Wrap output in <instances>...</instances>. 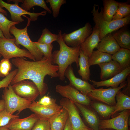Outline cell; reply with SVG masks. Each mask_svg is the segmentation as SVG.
<instances>
[{
  "instance_id": "obj_1",
  "label": "cell",
  "mask_w": 130,
  "mask_h": 130,
  "mask_svg": "<svg viewBox=\"0 0 130 130\" xmlns=\"http://www.w3.org/2000/svg\"><path fill=\"white\" fill-rule=\"evenodd\" d=\"M25 59L16 58L12 59L18 71L11 84L23 80H31L37 87L40 96L42 97L48 89L47 84L44 82L45 77L48 75L52 78L58 77V67L52 64L51 58L44 56L39 61H31Z\"/></svg>"
},
{
  "instance_id": "obj_2",
  "label": "cell",
  "mask_w": 130,
  "mask_h": 130,
  "mask_svg": "<svg viewBox=\"0 0 130 130\" xmlns=\"http://www.w3.org/2000/svg\"><path fill=\"white\" fill-rule=\"evenodd\" d=\"M58 37L57 41L60 46L59 50L54 51L52 53V62L53 64H57L58 67V73L61 81L65 80V72L68 67L74 63L79 66L78 61L80 45L73 47L67 45L63 40L61 30L58 32Z\"/></svg>"
},
{
  "instance_id": "obj_3",
  "label": "cell",
  "mask_w": 130,
  "mask_h": 130,
  "mask_svg": "<svg viewBox=\"0 0 130 130\" xmlns=\"http://www.w3.org/2000/svg\"><path fill=\"white\" fill-rule=\"evenodd\" d=\"M99 7L96 9L95 5L93 6L91 13L93 16V20L95 24V26L99 31V38L100 40L107 34L111 33L120 28L129 24L130 15L123 19L112 20L108 21L104 20L103 16V8L100 12Z\"/></svg>"
},
{
  "instance_id": "obj_4",
  "label": "cell",
  "mask_w": 130,
  "mask_h": 130,
  "mask_svg": "<svg viewBox=\"0 0 130 130\" xmlns=\"http://www.w3.org/2000/svg\"><path fill=\"white\" fill-rule=\"evenodd\" d=\"M23 16L28 20L26 27L23 29H20L16 27L15 25H13L10 28V33L14 36L16 39L15 43L17 46L19 47L20 45L22 46L28 50L36 61L40 60L44 55L30 39L27 32L28 27L30 24L31 19L25 15Z\"/></svg>"
},
{
  "instance_id": "obj_5",
  "label": "cell",
  "mask_w": 130,
  "mask_h": 130,
  "mask_svg": "<svg viewBox=\"0 0 130 130\" xmlns=\"http://www.w3.org/2000/svg\"><path fill=\"white\" fill-rule=\"evenodd\" d=\"M2 97L5 101V109L12 114L16 111L19 113L28 108L32 102L17 95L13 91L11 84L4 88Z\"/></svg>"
},
{
  "instance_id": "obj_6",
  "label": "cell",
  "mask_w": 130,
  "mask_h": 130,
  "mask_svg": "<svg viewBox=\"0 0 130 130\" xmlns=\"http://www.w3.org/2000/svg\"><path fill=\"white\" fill-rule=\"evenodd\" d=\"M15 38H6L0 37V54L3 58L9 59L13 58L26 57L36 61L33 56L27 50L20 49L15 44Z\"/></svg>"
},
{
  "instance_id": "obj_7",
  "label": "cell",
  "mask_w": 130,
  "mask_h": 130,
  "mask_svg": "<svg viewBox=\"0 0 130 130\" xmlns=\"http://www.w3.org/2000/svg\"><path fill=\"white\" fill-rule=\"evenodd\" d=\"M8 3L12 1L14 3L11 4L6 3L3 1L0 0V6L2 8H5L9 12L11 15L12 21L20 23L24 21L21 17L25 14L29 15L30 16L31 21L36 20L38 17L40 16H45L47 13V11L44 10L39 13H31L24 10L19 5L20 2L23 3V0H7Z\"/></svg>"
},
{
  "instance_id": "obj_8",
  "label": "cell",
  "mask_w": 130,
  "mask_h": 130,
  "mask_svg": "<svg viewBox=\"0 0 130 130\" xmlns=\"http://www.w3.org/2000/svg\"><path fill=\"white\" fill-rule=\"evenodd\" d=\"M126 81H124L116 88L111 87L107 89L103 88L99 89L95 88L87 94L91 99L101 102L111 106H115L116 104L115 97L119 91L124 87L127 85Z\"/></svg>"
},
{
  "instance_id": "obj_9",
  "label": "cell",
  "mask_w": 130,
  "mask_h": 130,
  "mask_svg": "<svg viewBox=\"0 0 130 130\" xmlns=\"http://www.w3.org/2000/svg\"><path fill=\"white\" fill-rule=\"evenodd\" d=\"M12 87L14 92L18 96L32 102L35 101L40 95L36 85L28 80L19 81L12 85Z\"/></svg>"
},
{
  "instance_id": "obj_10",
  "label": "cell",
  "mask_w": 130,
  "mask_h": 130,
  "mask_svg": "<svg viewBox=\"0 0 130 130\" xmlns=\"http://www.w3.org/2000/svg\"><path fill=\"white\" fill-rule=\"evenodd\" d=\"M130 115V110H126L121 112L117 116L111 119H101L99 129L129 130V120Z\"/></svg>"
},
{
  "instance_id": "obj_11",
  "label": "cell",
  "mask_w": 130,
  "mask_h": 130,
  "mask_svg": "<svg viewBox=\"0 0 130 130\" xmlns=\"http://www.w3.org/2000/svg\"><path fill=\"white\" fill-rule=\"evenodd\" d=\"M92 28L91 24L87 23L83 27L70 33L62 34V39L68 46L74 47L81 45L91 34Z\"/></svg>"
},
{
  "instance_id": "obj_12",
  "label": "cell",
  "mask_w": 130,
  "mask_h": 130,
  "mask_svg": "<svg viewBox=\"0 0 130 130\" xmlns=\"http://www.w3.org/2000/svg\"><path fill=\"white\" fill-rule=\"evenodd\" d=\"M56 91L62 96L67 98L73 103L90 106L91 99L87 95L83 94L69 84L62 85L58 84L56 86Z\"/></svg>"
},
{
  "instance_id": "obj_13",
  "label": "cell",
  "mask_w": 130,
  "mask_h": 130,
  "mask_svg": "<svg viewBox=\"0 0 130 130\" xmlns=\"http://www.w3.org/2000/svg\"><path fill=\"white\" fill-rule=\"evenodd\" d=\"M60 105L67 111L71 123L72 130H83L88 127L83 122L78 110L74 103L66 98L61 99Z\"/></svg>"
},
{
  "instance_id": "obj_14",
  "label": "cell",
  "mask_w": 130,
  "mask_h": 130,
  "mask_svg": "<svg viewBox=\"0 0 130 130\" xmlns=\"http://www.w3.org/2000/svg\"><path fill=\"white\" fill-rule=\"evenodd\" d=\"M62 108L61 106L56 103L50 105L45 106L40 104L33 101L32 102L28 109L35 114L39 119L49 120Z\"/></svg>"
},
{
  "instance_id": "obj_15",
  "label": "cell",
  "mask_w": 130,
  "mask_h": 130,
  "mask_svg": "<svg viewBox=\"0 0 130 130\" xmlns=\"http://www.w3.org/2000/svg\"><path fill=\"white\" fill-rule=\"evenodd\" d=\"M64 75L68 79L70 82L69 84L83 94L87 95L95 88L88 81L76 77L71 65L69 66L67 68L65 72Z\"/></svg>"
},
{
  "instance_id": "obj_16",
  "label": "cell",
  "mask_w": 130,
  "mask_h": 130,
  "mask_svg": "<svg viewBox=\"0 0 130 130\" xmlns=\"http://www.w3.org/2000/svg\"><path fill=\"white\" fill-rule=\"evenodd\" d=\"M80 111L89 127L93 130H99V125L101 119L95 110L90 106L74 103Z\"/></svg>"
},
{
  "instance_id": "obj_17",
  "label": "cell",
  "mask_w": 130,
  "mask_h": 130,
  "mask_svg": "<svg viewBox=\"0 0 130 130\" xmlns=\"http://www.w3.org/2000/svg\"><path fill=\"white\" fill-rule=\"evenodd\" d=\"M39 119L34 113L23 118L19 117L11 120L7 125L9 130H31Z\"/></svg>"
},
{
  "instance_id": "obj_18",
  "label": "cell",
  "mask_w": 130,
  "mask_h": 130,
  "mask_svg": "<svg viewBox=\"0 0 130 130\" xmlns=\"http://www.w3.org/2000/svg\"><path fill=\"white\" fill-rule=\"evenodd\" d=\"M130 74V67L123 70L120 73L108 79L100 81H96L90 79L93 83L92 85L97 87L106 86V87H111L116 88L121 83L125 81L127 77Z\"/></svg>"
},
{
  "instance_id": "obj_19",
  "label": "cell",
  "mask_w": 130,
  "mask_h": 130,
  "mask_svg": "<svg viewBox=\"0 0 130 130\" xmlns=\"http://www.w3.org/2000/svg\"><path fill=\"white\" fill-rule=\"evenodd\" d=\"M98 65L101 69L100 78L102 81L109 79L124 70L118 62L113 60Z\"/></svg>"
},
{
  "instance_id": "obj_20",
  "label": "cell",
  "mask_w": 130,
  "mask_h": 130,
  "mask_svg": "<svg viewBox=\"0 0 130 130\" xmlns=\"http://www.w3.org/2000/svg\"><path fill=\"white\" fill-rule=\"evenodd\" d=\"M99 34V30L95 26L91 34L80 45V49L89 58L100 41Z\"/></svg>"
},
{
  "instance_id": "obj_21",
  "label": "cell",
  "mask_w": 130,
  "mask_h": 130,
  "mask_svg": "<svg viewBox=\"0 0 130 130\" xmlns=\"http://www.w3.org/2000/svg\"><path fill=\"white\" fill-rule=\"evenodd\" d=\"M96 48L99 51L113 55L120 49L112 34L109 33L102 38Z\"/></svg>"
},
{
  "instance_id": "obj_22",
  "label": "cell",
  "mask_w": 130,
  "mask_h": 130,
  "mask_svg": "<svg viewBox=\"0 0 130 130\" xmlns=\"http://www.w3.org/2000/svg\"><path fill=\"white\" fill-rule=\"evenodd\" d=\"M69 118L66 110H61L52 116L49 119L50 129L53 130H63Z\"/></svg>"
},
{
  "instance_id": "obj_23",
  "label": "cell",
  "mask_w": 130,
  "mask_h": 130,
  "mask_svg": "<svg viewBox=\"0 0 130 130\" xmlns=\"http://www.w3.org/2000/svg\"><path fill=\"white\" fill-rule=\"evenodd\" d=\"M102 119H109L114 111L115 106H110L103 103L94 101L90 105Z\"/></svg>"
},
{
  "instance_id": "obj_24",
  "label": "cell",
  "mask_w": 130,
  "mask_h": 130,
  "mask_svg": "<svg viewBox=\"0 0 130 130\" xmlns=\"http://www.w3.org/2000/svg\"><path fill=\"white\" fill-rule=\"evenodd\" d=\"M78 63L79 69L78 71V72L81 77L82 80L88 81L90 79L91 74L90 66L88 62L89 58L86 56L80 49Z\"/></svg>"
},
{
  "instance_id": "obj_25",
  "label": "cell",
  "mask_w": 130,
  "mask_h": 130,
  "mask_svg": "<svg viewBox=\"0 0 130 130\" xmlns=\"http://www.w3.org/2000/svg\"><path fill=\"white\" fill-rule=\"evenodd\" d=\"M112 59L118 62L124 69L130 67V50L121 48L112 55Z\"/></svg>"
},
{
  "instance_id": "obj_26",
  "label": "cell",
  "mask_w": 130,
  "mask_h": 130,
  "mask_svg": "<svg viewBox=\"0 0 130 130\" xmlns=\"http://www.w3.org/2000/svg\"><path fill=\"white\" fill-rule=\"evenodd\" d=\"M103 18L105 20L110 21L112 20L117 12L118 2L114 0H103Z\"/></svg>"
},
{
  "instance_id": "obj_27",
  "label": "cell",
  "mask_w": 130,
  "mask_h": 130,
  "mask_svg": "<svg viewBox=\"0 0 130 130\" xmlns=\"http://www.w3.org/2000/svg\"><path fill=\"white\" fill-rule=\"evenodd\" d=\"M116 97L117 102L111 116L119 111L130 109V97L129 96L119 91L117 93Z\"/></svg>"
},
{
  "instance_id": "obj_28",
  "label": "cell",
  "mask_w": 130,
  "mask_h": 130,
  "mask_svg": "<svg viewBox=\"0 0 130 130\" xmlns=\"http://www.w3.org/2000/svg\"><path fill=\"white\" fill-rule=\"evenodd\" d=\"M112 35L121 48L130 50V33L128 31L121 29Z\"/></svg>"
},
{
  "instance_id": "obj_29",
  "label": "cell",
  "mask_w": 130,
  "mask_h": 130,
  "mask_svg": "<svg viewBox=\"0 0 130 130\" xmlns=\"http://www.w3.org/2000/svg\"><path fill=\"white\" fill-rule=\"evenodd\" d=\"M112 60V55L97 50L93 51L91 56L89 58L88 62L90 66L107 62Z\"/></svg>"
},
{
  "instance_id": "obj_30",
  "label": "cell",
  "mask_w": 130,
  "mask_h": 130,
  "mask_svg": "<svg viewBox=\"0 0 130 130\" xmlns=\"http://www.w3.org/2000/svg\"><path fill=\"white\" fill-rule=\"evenodd\" d=\"M20 23L14 22L8 20L5 15L0 12V29L2 31L5 38L8 39L13 38L10 32L11 27Z\"/></svg>"
},
{
  "instance_id": "obj_31",
  "label": "cell",
  "mask_w": 130,
  "mask_h": 130,
  "mask_svg": "<svg viewBox=\"0 0 130 130\" xmlns=\"http://www.w3.org/2000/svg\"><path fill=\"white\" fill-rule=\"evenodd\" d=\"M21 7L27 11H30L33 6H37L44 9L49 13L51 14L52 12L47 6L44 0H23Z\"/></svg>"
},
{
  "instance_id": "obj_32",
  "label": "cell",
  "mask_w": 130,
  "mask_h": 130,
  "mask_svg": "<svg viewBox=\"0 0 130 130\" xmlns=\"http://www.w3.org/2000/svg\"><path fill=\"white\" fill-rule=\"evenodd\" d=\"M130 5L126 3L119 2L117 12L112 20L120 19L130 15Z\"/></svg>"
},
{
  "instance_id": "obj_33",
  "label": "cell",
  "mask_w": 130,
  "mask_h": 130,
  "mask_svg": "<svg viewBox=\"0 0 130 130\" xmlns=\"http://www.w3.org/2000/svg\"><path fill=\"white\" fill-rule=\"evenodd\" d=\"M58 37V34L52 33L46 27L43 29L40 38L38 42L42 44H51L52 43L57 40Z\"/></svg>"
},
{
  "instance_id": "obj_34",
  "label": "cell",
  "mask_w": 130,
  "mask_h": 130,
  "mask_svg": "<svg viewBox=\"0 0 130 130\" xmlns=\"http://www.w3.org/2000/svg\"><path fill=\"white\" fill-rule=\"evenodd\" d=\"M45 2L50 4L52 9L53 16L54 18L58 16L62 5L66 3L65 0H46Z\"/></svg>"
},
{
  "instance_id": "obj_35",
  "label": "cell",
  "mask_w": 130,
  "mask_h": 130,
  "mask_svg": "<svg viewBox=\"0 0 130 130\" xmlns=\"http://www.w3.org/2000/svg\"><path fill=\"white\" fill-rule=\"evenodd\" d=\"M36 46L43 54L44 56L51 58L53 45L51 44L41 43L38 41L33 42Z\"/></svg>"
},
{
  "instance_id": "obj_36",
  "label": "cell",
  "mask_w": 130,
  "mask_h": 130,
  "mask_svg": "<svg viewBox=\"0 0 130 130\" xmlns=\"http://www.w3.org/2000/svg\"><path fill=\"white\" fill-rule=\"evenodd\" d=\"M19 117L17 115L11 114L5 109L0 111V127L7 125L12 119Z\"/></svg>"
},
{
  "instance_id": "obj_37",
  "label": "cell",
  "mask_w": 130,
  "mask_h": 130,
  "mask_svg": "<svg viewBox=\"0 0 130 130\" xmlns=\"http://www.w3.org/2000/svg\"><path fill=\"white\" fill-rule=\"evenodd\" d=\"M12 68V64L9 59L3 58L0 62V72L4 77L9 74Z\"/></svg>"
},
{
  "instance_id": "obj_38",
  "label": "cell",
  "mask_w": 130,
  "mask_h": 130,
  "mask_svg": "<svg viewBox=\"0 0 130 130\" xmlns=\"http://www.w3.org/2000/svg\"><path fill=\"white\" fill-rule=\"evenodd\" d=\"M49 120L39 119L35 124L31 130H50Z\"/></svg>"
},
{
  "instance_id": "obj_39",
  "label": "cell",
  "mask_w": 130,
  "mask_h": 130,
  "mask_svg": "<svg viewBox=\"0 0 130 130\" xmlns=\"http://www.w3.org/2000/svg\"><path fill=\"white\" fill-rule=\"evenodd\" d=\"M18 70L16 69L10 72L9 74L0 81V88L7 87L17 74Z\"/></svg>"
},
{
  "instance_id": "obj_40",
  "label": "cell",
  "mask_w": 130,
  "mask_h": 130,
  "mask_svg": "<svg viewBox=\"0 0 130 130\" xmlns=\"http://www.w3.org/2000/svg\"><path fill=\"white\" fill-rule=\"evenodd\" d=\"M37 102L40 104L45 106L50 105L56 104L55 99L51 98L49 96L46 95L43 96Z\"/></svg>"
},
{
  "instance_id": "obj_41",
  "label": "cell",
  "mask_w": 130,
  "mask_h": 130,
  "mask_svg": "<svg viewBox=\"0 0 130 130\" xmlns=\"http://www.w3.org/2000/svg\"><path fill=\"white\" fill-rule=\"evenodd\" d=\"M127 86L126 88L121 91L122 93L128 96L130 94V75H129L127 77Z\"/></svg>"
},
{
  "instance_id": "obj_42",
  "label": "cell",
  "mask_w": 130,
  "mask_h": 130,
  "mask_svg": "<svg viewBox=\"0 0 130 130\" xmlns=\"http://www.w3.org/2000/svg\"><path fill=\"white\" fill-rule=\"evenodd\" d=\"M63 130H72V124L69 118Z\"/></svg>"
},
{
  "instance_id": "obj_43",
  "label": "cell",
  "mask_w": 130,
  "mask_h": 130,
  "mask_svg": "<svg viewBox=\"0 0 130 130\" xmlns=\"http://www.w3.org/2000/svg\"><path fill=\"white\" fill-rule=\"evenodd\" d=\"M5 109V101L3 99L0 100V111Z\"/></svg>"
},
{
  "instance_id": "obj_44",
  "label": "cell",
  "mask_w": 130,
  "mask_h": 130,
  "mask_svg": "<svg viewBox=\"0 0 130 130\" xmlns=\"http://www.w3.org/2000/svg\"><path fill=\"white\" fill-rule=\"evenodd\" d=\"M0 12L3 14L7 16V12L0 6Z\"/></svg>"
},
{
  "instance_id": "obj_45",
  "label": "cell",
  "mask_w": 130,
  "mask_h": 130,
  "mask_svg": "<svg viewBox=\"0 0 130 130\" xmlns=\"http://www.w3.org/2000/svg\"><path fill=\"white\" fill-rule=\"evenodd\" d=\"M0 130H9L7 125L2 127H0Z\"/></svg>"
},
{
  "instance_id": "obj_46",
  "label": "cell",
  "mask_w": 130,
  "mask_h": 130,
  "mask_svg": "<svg viewBox=\"0 0 130 130\" xmlns=\"http://www.w3.org/2000/svg\"><path fill=\"white\" fill-rule=\"evenodd\" d=\"M0 37L1 38H4L5 37L2 31L0 29Z\"/></svg>"
},
{
  "instance_id": "obj_47",
  "label": "cell",
  "mask_w": 130,
  "mask_h": 130,
  "mask_svg": "<svg viewBox=\"0 0 130 130\" xmlns=\"http://www.w3.org/2000/svg\"><path fill=\"white\" fill-rule=\"evenodd\" d=\"M83 130H93L92 129L87 127L84 128Z\"/></svg>"
},
{
  "instance_id": "obj_48",
  "label": "cell",
  "mask_w": 130,
  "mask_h": 130,
  "mask_svg": "<svg viewBox=\"0 0 130 130\" xmlns=\"http://www.w3.org/2000/svg\"><path fill=\"white\" fill-rule=\"evenodd\" d=\"M2 56V55L1 54H0V59ZM0 77H4L1 74V73H0Z\"/></svg>"
},
{
  "instance_id": "obj_49",
  "label": "cell",
  "mask_w": 130,
  "mask_h": 130,
  "mask_svg": "<svg viewBox=\"0 0 130 130\" xmlns=\"http://www.w3.org/2000/svg\"><path fill=\"white\" fill-rule=\"evenodd\" d=\"M99 130H115L111 129H104Z\"/></svg>"
},
{
  "instance_id": "obj_50",
  "label": "cell",
  "mask_w": 130,
  "mask_h": 130,
  "mask_svg": "<svg viewBox=\"0 0 130 130\" xmlns=\"http://www.w3.org/2000/svg\"><path fill=\"white\" fill-rule=\"evenodd\" d=\"M50 130H52L50 129Z\"/></svg>"
}]
</instances>
